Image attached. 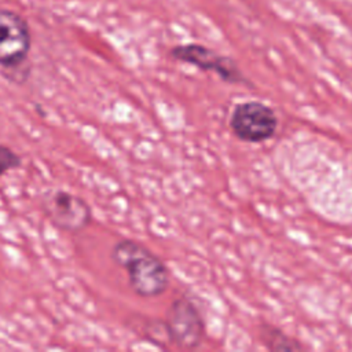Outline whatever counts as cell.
<instances>
[{"instance_id": "cell-1", "label": "cell", "mask_w": 352, "mask_h": 352, "mask_svg": "<svg viewBox=\"0 0 352 352\" xmlns=\"http://www.w3.org/2000/svg\"><path fill=\"white\" fill-rule=\"evenodd\" d=\"M111 260L128 274V283L139 297L151 298L168 290L170 274L169 268L155 253L143 243L124 238L114 243Z\"/></svg>"}, {"instance_id": "cell-2", "label": "cell", "mask_w": 352, "mask_h": 352, "mask_svg": "<svg viewBox=\"0 0 352 352\" xmlns=\"http://www.w3.org/2000/svg\"><path fill=\"white\" fill-rule=\"evenodd\" d=\"M164 324L168 342L179 349L191 351L199 348L206 334L204 316L187 296H180L169 304Z\"/></svg>"}, {"instance_id": "cell-3", "label": "cell", "mask_w": 352, "mask_h": 352, "mask_svg": "<svg viewBox=\"0 0 352 352\" xmlns=\"http://www.w3.org/2000/svg\"><path fill=\"white\" fill-rule=\"evenodd\" d=\"M279 120L272 107L260 100L236 103L230 116L232 135L245 143H264L278 131Z\"/></svg>"}, {"instance_id": "cell-4", "label": "cell", "mask_w": 352, "mask_h": 352, "mask_svg": "<svg viewBox=\"0 0 352 352\" xmlns=\"http://www.w3.org/2000/svg\"><path fill=\"white\" fill-rule=\"evenodd\" d=\"M169 55L177 62L191 65L202 72L216 73L220 80L228 84H242L253 87L250 80L242 73L238 63L227 55L199 44V43H187L179 44L170 48Z\"/></svg>"}, {"instance_id": "cell-5", "label": "cell", "mask_w": 352, "mask_h": 352, "mask_svg": "<svg viewBox=\"0 0 352 352\" xmlns=\"http://www.w3.org/2000/svg\"><path fill=\"white\" fill-rule=\"evenodd\" d=\"M41 209L54 227L70 234L85 230L92 221L89 204L84 198L60 188L43 195Z\"/></svg>"}, {"instance_id": "cell-6", "label": "cell", "mask_w": 352, "mask_h": 352, "mask_svg": "<svg viewBox=\"0 0 352 352\" xmlns=\"http://www.w3.org/2000/svg\"><path fill=\"white\" fill-rule=\"evenodd\" d=\"M32 48L28 21L16 11L0 8V66L10 69L26 63Z\"/></svg>"}, {"instance_id": "cell-7", "label": "cell", "mask_w": 352, "mask_h": 352, "mask_svg": "<svg viewBox=\"0 0 352 352\" xmlns=\"http://www.w3.org/2000/svg\"><path fill=\"white\" fill-rule=\"evenodd\" d=\"M257 333L260 342L272 352L305 349V345L300 340L286 334L282 329L271 323H261L257 329Z\"/></svg>"}, {"instance_id": "cell-8", "label": "cell", "mask_w": 352, "mask_h": 352, "mask_svg": "<svg viewBox=\"0 0 352 352\" xmlns=\"http://www.w3.org/2000/svg\"><path fill=\"white\" fill-rule=\"evenodd\" d=\"M22 165L21 155L6 144H0V177Z\"/></svg>"}]
</instances>
